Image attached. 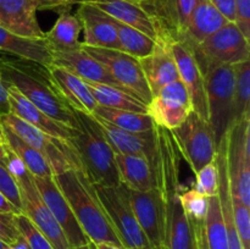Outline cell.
<instances>
[{"label": "cell", "mask_w": 250, "mask_h": 249, "mask_svg": "<svg viewBox=\"0 0 250 249\" xmlns=\"http://www.w3.org/2000/svg\"><path fill=\"white\" fill-rule=\"evenodd\" d=\"M172 41L173 38L168 34L159 33L153 51L146 58L139 59L142 71L153 97L168 83L180 80L177 65L171 50Z\"/></svg>", "instance_id": "cell-16"}, {"label": "cell", "mask_w": 250, "mask_h": 249, "mask_svg": "<svg viewBox=\"0 0 250 249\" xmlns=\"http://www.w3.org/2000/svg\"><path fill=\"white\" fill-rule=\"evenodd\" d=\"M234 88L232 104V124L250 117V63L243 61L233 65Z\"/></svg>", "instance_id": "cell-31"}, {"label": "cell", "mask_w": 250, "mask_h": 249, "mask_svg": "<svg viewBox=\"0 0 250 249\" xmlns=\"http://www.w3.org/2000/svg\"><path fill=\"white\" fill-rule=\"evenodd\" d=\"M6 149L7 155L4 163L19 185L21 192L22 212L48 239L54 249H72L60 225L42 200L38 189L34 185L33 176L7 146Z\"/></svg>", "instance_id": "cell-4"}, {"label": "cell", "mask_w": 250, "mask_h": 249, "mask_svg": "<svg viewBox=\"0 0 250 249\" xmlns=\"http://www.w3.org/2000/svg\"><path fill=\"white\" fill-rule=\"evenodd\" d=\"M95 247H97V249H124L122 247L112 243H98L95 244Z\"/></svg>", "instance_id": "cell-45"}, {"label": "cell", "mask_w": 250, "mask_h": 249, "mask_svg": "<svg viewBox=\"0 0 250 249\" xmlns=\"http://www.w3.org/2000/svg\"><path fill=\"white\" fill-rule=\"evenodd\" d=\"M70 6L68 0H37L38 10H56L60 12L62 10L70 9Z\"/></svg>", "instance_id": "cell-42"}, {"label": "cell", "mask_w": 250, "mask_h": 249, "mask_svg": "<svg viewBox=\"0 0 250 249\" xmlns=\"http://www.w3.org/2000/svg\"><path fill=\"white\" fill-rule=\"evenodd\" d=\"M0 50L12 54L17 58L43 63L45 66L53 63V55L44 38H26L17 36L2 27H0Z\"/></svg>", "instance_id": "cell-26"}, {"label": "cell", "mask_w": 250, "mask_h": 249, "mask_svg": "<svg viewBox=\"0 0 250 249\" xmlns=\"http://www.w3.org/2000/svg\"><path fill=\"white\" fill-rule=\"evenodd\" d=\"M72 249H97V247H95V243H93V242H88V243L83 244V246L75 247Z\"/></svg>", "instance_id": "cell-48"}, {"label": "cell", "mask_w": 250, "mask_h": 249, "mask_svg": "<svg viewBox=\"0 0 250 249\" xmlns=\"http://www.w3.org/2000/svg\"><path fill=\"white\" fill-rule=\"evenodd\" d=\"M154 249H167V248H166L165 246H161V247H159V248H154Z\"/></svg>", "instance_id": "cell-51"}, {"label": "cell", "mask_w": 250, "mask_h": 249, "mask_svg": "<svg viewBox=\"0 0 250 249\" xmlns=\"http://www.w3.org/2000/svg\"><path fill=\"white\" fill-rule=\"evenodd\" d=\"M120 181L128 189L146 192L156 188L155 168L141 155L115 154Z\"/></svg>", "instance_id": "cell-25"}, {"label": "cell", "mask_w": 250, "mask_h": 249, "mask_svg": "<svg viewBox=\"0 0 250 249\" xmlns=\"http://www.w3.org/2000/svg\"><path fill=\"white\" fill-rule=\"evenodd\" d=\"M54 180L90 242L122 247L95 192L94 185L82 170L70 168L54 176Z\"/></svg>", "instance_id": "cell-2"}, {"label": "cell", "mask_w": 250, "mask_h": 249, "mask_svg": "<svg viewBox=\"0 0 250 249\" xmlns=\"http://www.w3.org/2000/svg\"><path fill=\"white\" fill-rule=\"evenodd\" d=\"M203 75L220 65H236L249 60V39L233 22H229L198 45L190 46Z\"/></svg>", "instance_id": "cell-7"}, {"label": "cell", "mask_w": 250, "mask_h": 249, "mask_svg": "<svg viewBox=\"0 0 250 249\" xmlns=\"http://www.w3.org/2000/svg\"><path fill=\"white\" fill-rule=\"evenodd\" d=\"M10 114V100H9V92L2 81L1 75H0V117L4 115Z\"/></svg>", "instance_id": "cell-43"}, {"label": "cell", "mask_w": 250, "mask_h": 249, "mask_svg": "<svg viewBox=\"0 0 250 249\" xmlns=\"http://www.w3.org/2000/svg\"><path fill=\"white\" fill-rule=\"evenodd\" d=\"M48 68L59 90L73 110L89 115L94 114L98 104L83 78L54 63L49 65Z\"/></svg>", "instance_id": "cell-23"}, {"label": "cell", "mask_w": 250, "mask_h": 249, "mask_svg": "<svg viewBox=\"0 0 250 249\" xmlns=\"http://www.w3.org/2000/svg\"><path fill=\"white\" fill-rule=\"evenodd\" d=\"M87 84L95 102L100 106L143 112V114L148 112V104L128 90L114 87V85L102 84V83L87 82Z\"/></svg>", "instance_id": "cell-28"}, {"label": "cell", "mask_w": 250, "mask_h": 249, "mask_svg": "<svg viewBox=\"0 0 250 249\" xmlns=\"http://www.w3.org/2000/svg\"><path fill=\"white\" fill-rule=\"evenodd\" d=\"M171 50H172L176 65H177L181 82L183 83L189 95L193 111L197 112L202 119L208 121L209 115H208L204 75L195 60L192 48L186 42L173 39L171 42Z\"/></svg>", "instance_id": "cell-14"}, {"label": "cell", "mask_w": 250, "mask_h": 249, "mask_svg": "<svg viewBox=\"0 0 250 249\" xmlns=\"http://www.w3.org/2000/svg\"><path fill=\"white\" fill-rule=\"evenodd\" d=\"M0 124L24 143L38 150L48 161L54 176L70 168L82 170L77 151L70 141L49 136L11 112L0 117Z\"/></svg>", "instance_id": "cell-5"}, {"label": "cell", "mask_w": 250, "mask_h": 249, "mask_svg": "<svg viewBox=\"0 0 250 249\" xmlns=\"http://www.w3.org/2000/svg\"><path fill=\"white\" fill-rule=\"evenodd\" d=\"M83 49L106 67L112 77L125 88L149 104L153 98L138 59L116 49L94 48L82 45Z\"/></svg>", "instance_id": "cell-11"}, {"label": "cell", "mask_w": 250, "mask_h": 249, "mask_svg": "<svg viewBox=\"0 0 250 249\" xmlns=\"http://www.w3.org/2000/svg\"><path fill=\"white\" fill-rule=\"evenodd\" d=\"M33 180L42 200L50 210L58 224L60 225L71 247L75 248V247L83 246V244L90 242L87 234L81 228L70 204L63 197L61 190L59 189L54 177H33Z\"/></svg>", "instance_id": "cell-15"}, {"label": "cell", "mask_w": 250, "mask_h": 249, "mask_svg": "<svg viewBox=\"0 0 250 249\" xmlns=\"http://www.w3.org/2000/svg\"><path fill=\"white\" fill-rule=\"evenodd\" d=\"M76 15L84 32L82 45L120 50L116 23L111 16L94 4H81Z\"/></svg>", "instance_id": "cell-17"}, {"label": "cell", "mask_w": 250, "mask_h": 249, "mask_svg": "<svg viewBox=\"0 0 250 249\" xmlns=\"http://www.w3.org/2000/svg\"><path fill=\"white\" fill-rule=\"evenodd\" d=\"M181 204L187 215L190 224L194 226L198 236H199L202 247L204 249V232H205V217L208 211V197L198 192L194 187L185 188L180 193Z\"/></svg>", "instance_id": "cell-34"}, {"label": "cell", "mask_w": 250, "mask_h": 249, "mask_svg": "<svg viewBox=\"0 0 250 249\" xmlns=\"http://www.w3.org/2000/svg\"><path fill=\"white\" fill-rule=\"evenodd\" d=\"M6 155H7V149H6V145H5V142H2L1 139H0V160L4 161L5 159H6Z\"/></svg>", "instance_id": "cell-46"}, {"label": "cell", "mask_w": 250, "mask_h": 249, "mask_svg": "<svg viewBox=\"0 0 250 249\" xmlns=\"http://www.w3.org/2000/svg\"><path fill=\"white\" fill-rule=\"evenodd\" d=\"M16 222L20 233L26 239L31 249H54L48 239L39 232V229L23 212L16 215Z\"/></svg>", "instance_id": "cell-35"}, {"label": "cell", "mask_w": 250, "mask_h": 249, "mask_svg": "<svg viewBox=\"0 0 250 249\" xmlns=\"http://www.w3.org/2000/svg\"><path fill=\"white\" fill-rule=\"evenodd\" d=\"M37 11V0H0V27L17 36L43 39Z\"/></svg>", "instance_id": "cell-20"}, {"label": "cell", "mask_w": 250, "mask_h": 249, "mask_svg": "<svg viewBox=\"0 0 250 249\" xmlns=\"http://www.w3.org/2000/svg\"><path fill=\"white\" fill-rule=\"evenodd\" d=\"M10 100V112L15 116L20 117L26 121L31 126L36 127L39 131L49 134V136L56 137V138L63 139V141H71L77 133V128H72L61 122L56 121L53 117L48 116L45 112L32 104L27 100L19 90L12 87H7Z\"/></svg>", "instance_id": "cell-21"}, {"label": "cell", "mask_w": 250, "mask_h": 249, "mask_svg": "<svg viewBox=\"0 0 250 249\" xmlns=\"http://www.w3.org/2000/svg\"><path fill=\"white\" fill-rule=\"evenodd\" d=\"M93 115L119 128L129 132H146L155 127V124L148 112L143 114V112L117 110L98 105Z\"/></svg>", "instance_id": "cell-30"}, {"label": "cell", "mask_w": 250, "mask_h": 249, "mask_svg": "<svg viewBox=\"0 0 250 249\" xmlns=\"http://www.w3.org/2000/svg\"><path fill=\"white\" fill-rule=\"evenodd\" d=\"M16 215L11 212H0V241L7 246L15 244L21 237L17 227Z\"/></svg>", "instance_id": "cell-39"}, {"label": "cell", "mask_w": 250, "mask_h": 249, "mask_svg": "<svg viewBox=\"0 0 250 249\" xmlns=\"http://www.w3.org/2000/svg\"><path fill=\"white\" fill-rule=\"evenodd\" d=\"M0 75L5 85L19 90L48 116L77 128L76 112L59 90L48 66L22 58L0 56Z\"/></svg>", "instance_id": "cell-1"}, {"label": "cell", "mask_w": 250, "mask_h": 249, "mask_svg": "<svg viewBox=\"0 0 250 249\" xmlns=\"http://www.w3.org/2000/svg\"><path fill=\"white\" fill-rule=\"evenodd\" d=\"M204 249H229L226 227L222 219L219 197L208 198V211L205 217Z\"/></svg>", "instance_id": "cell-32"}, {"label": "cell", "mask_w": 250, "mask_h": 249, "mask_svg": "<svg viewBox=\"0 0 250 249\" xmlns=\"http://www.w3.org/2000/svg\"><path fill=\"white\" fill-rule=\"evenodd\" d=\"M115 23H116L120 50L134 56L138 60L146 58L153 51L156 39L150 38L138 29L126 26L116 20H115Z\"/></svg>", "instance_id": "cell-33"}, {"label": "cell", "mask_w": 250, "mask_h": 249, "mask_svg": "<svg viewBox=\"0 0 250 249\" xmlns=\"http://www.w3.org/2000/svg\"><path fill=\"white\" fill-rule=\"evenodd\" d=\"M229 22H234V0H209Z\"/></svg>", "instance_id": "cell-41"}, {"label": "cell", "mask_w": 250, "mask_h": 249, "mask_svg": "<svg viewBox=\"0 0 250 249\" xmlns=\"http://www.w3.org/2000/svg\"><path fill=\"white\" fill-rule=\"evenodd\" d=\"M93 4L116 21L138 29L153 39L158 37L155 21L139 0H97Z\"/></svg>", "instance_id": "cell-22"}, {"label": "cell", "mask_w": 250, "mask_h": 249, "mask_svg": "<svg viewBox=\"0 0 250 249\" xmlns=\"http://www.w3.org/2000/svg\"><path fill=\"white\" fill-rule=\"evenodd\" d=\"M0 139H1L2 142H5V141H4V129H2L1 124H0Z\"/></svg>", "instance_id": "cell-49"}, {"label": "cell", "mask_w": 250, "mask_h": 249, "mask_svg": "<svg viewBox=\"0 0 250 249\" xmlns=\"http://www.w3.org/2000/svg\"><path fill=\"white\" fill-rule=\"evenodd\" d=\"M180 153L195 173L208 164L212 163L216 155V143L211 126L197 112L187 117L177 128L172 129Z\"/></svg>", "instance_id": "cell-9"}, {"label": "cell", "mask_w": 250, "mask_h": 249, "mask_svg": "<svg viewBox=\"0 0 250 249\" xmlns=\"http://www.w3.org/2000/svg\"><path fill=\"white\" fill-rule=\"evenodd\" d=\"M95 1H97V0H68L71 6H72V5H81V4H93V2Z\"/></svg>", "instance_id": "cell-47"}, {"label": "cell", "mask_w": 250, "mask_h": 249, "mask_svg": "<svg viewBox=\"0 0 250 249\" xmlns=\"http://www.w3.org/2000/svg\"><path fill=\"white\" fill-rule=\"evenodd\" d=\"M232 197V195H231ZM232 211L236 229L243 249H250V210L237 198L232 197Z\"/></svg>", "instance_id": "cell-36"}, {"label": "cell", "mask_w": 250, "mask_h": 249, "mask_svg": "<svg viewBox=\"0 0 250 249\" xmlns=\"http://www.w3.org/2000/svg\"><path fill=\"white\" fill-rule=\"evenodd\" d=\"M209 124L216 146L232 126L234 71L233 65L212 67L204 75Z\"/></svg>", "instance_id": "cell-8"}, {"label": "cell", "mask_w": 250, "mask_h": 249, "mask_svg": "<svg viewBox=\"0 0 250 249\" xmlns=\"http://www.w3.org/2000/svg\"><path fill=\"white\" fill-rule=\"evenodd\" d=\"M51 55H53L54 65L67 68L68 71L77 75L78 77L83 78L87 82L102 83V84L114 85V87L125 89L112 77L111 73L106 70V67L102 62H99L97 59L90 56L82 46L67 49V50L51 51Z\"/></svg>", "instance_id": "cell-19"}, {"label": "cell", "mask_w": 250, "mask_h": 249, "mask_svg": "<svg viewBox=\"0 0 250 249\" xmlns=\"http://www.w3.org/2000/svg\"><path fill=\"white\" fill-rule=\"evenodd\" d=\"M234 24L247 39L250 37V0H234Z\"/></svg>", "instance_id": "cell-40"}, {"label": "cell", "mask_w": 250, "mask_h": 249, "mask_svg": "<svg viewBox=\"0 0 250 249\" xmlns=\"http://www.w3.org/2000/svg\"><path fill=\"white\" fill-rule=\"evenodd\" d=\"M7 244H5L4 242L2 241H0V249H5V247H6Z\"/></svg>", "instance_id": "cell-50"}, {"label": "cell", "mask_w": 250, "mask_h": 249, "mask_svg": "<svg viewBox=\"0 0 250 249\" xmlns=\"http://www.w3.org/2000/svg\"><path fill=\"white\" fill-rule=\"evenodd\" d=\"M77 133L71 144L77 151L82 171L93 185H121L115 151L93 115L76 111Z\"/></svg>", "instance_id": "cell-3"}, {"label": "cell", "mask_w": 250, "mask_h": 249, "mask_svg": "<svg viewBox=\"0 0 250 249\" xmlns=\"http://www.w3.org/2000/svg\"><path fill=\"white\" fill-rule=\"evenodd\" d=\"M94 116V115H93ZM99 122L105 137L109 141L115 154H131L146 158L154 166L156 159V131L155 127L146 132H129L119 128L99 117Z\"/></svg>", "instance_id": "cell-18"}, {"label": "cell", "mask_w": 250, "mask_h": 249, "mask_svg": "<svg viewBox=\"0 0 250 249\" xmlns=\"http://www.w3.org/2000/svg\"><path fill=\"white\" fill-rule=\"evenodd\" d=\"M0 192L15 205L19 210L22 211V200L21 192H20L19 185L7 166L2 160H0Z\"/></svg>", "instance_id": "cell-38"}, {"label": "cell", "mask_w": 250, "mask_h": 249, "mask_svg": "<svg viewBox=\"0 0 250 249\" xmlns=\"http://www.w3.org/2000/svg\"><path fill=\"white\" fill-rule=\"evenodd\" d=\"M0 212H11V214H21V210L17 209L1 192H0Z\"/></svg>", "instance_id": "cell-44"}, {"label": "cell", "mask_w": 250, "mask_h": 249, "mask_svg": "<svg viewBox=\"0 0 250 249\" xmlns=\"http://www.w3.org/2000/svg\"><path fill=\"white\" fill-rule=\"evenodd\" d=\"M100 203L125 249H153L142 231L128 195L126 186L94 185Z\"/></svg>", "instance_id": "cell-6"}, {"label": "cell", "mask_w": 250, "mask_h": 249, "mask_svg": "<svg viewBox=\"0 0 250 249\" xmlns=\"http://www.w3.org/2000/svg\"><path fill=\"white\" fill-rule=\"evenodd\" d=\"M2 129H4L5 145L22 161V164L26 166L28 172L33 177H54L53 171H51L48 161L45 160V158L38 150H36L31 145L24 143L16 134H14L11 131L5 128V127H2Z\"/></svg>", "instance_id": "cell-29"}, {"label": "cell", "mask_w": 250, "mask_h": 249, "mask_svg": "<svg viewBox=\"0 0 250 249\" xmlns=\"http://www.w3.org/2000/svg\"><path fill=\"white\" fill-rule=\"evenodd\" d=\"M227 165L231 195L250 208V117L227 132Z\"/></svg>", "instance_id": "cell-10"}, {"label": "cell", "mask_w": 250, "mask_h": 249, "mask_svg": "<svg viewBox=\"0 0 250 249\" xmlns=\"http://www.w3.org/2000/svg\"><path fill=\"white\" fill-rule=\"evenodd\" d=\"M192 111L189 95L181 80L165 85L148 104V114L154 124L170 131L181 126Z\"/></svg>", "instance_id": "cell-12"}, {"label": "cell", "mask_w": 250, "mask_h": 249, "mask_svg": "<svg viewBox=\"0 0 250 249\" xmlns=\"http://www.w3.org/2000/svg\"><path fill=\"white\" fill-rule=\"evenodd\" d=\"M134 216L151 248L165 246V205L158 187L146 192L128 189Z\"/></svg>", "instance_id": "cell-13"}, {"label": "cell", "mask_w": 250, "mask_h": 249, "mask_svg": "<svg viewBox=\"0 0 250 249\" xmlns=\"http://www.w3.org/2000/svg\"><path fill=\"white\" fill-rule=\"evenodd\" d=\"M226 23H229V21L209 0H197L185 33L180 41L186 42L189 46L198 45Z\"/></svg>", "instance_id": "cell-24"}, {"label": "cell", "mask_w": 250, "mask_h": 249, "mask_svg": "<svg viewBox=\"0 0 250 249\" xmlns=\"http://www.w3.org/2000/svg\"><path fill=\"white\" fill-rule=\"evenodd\" d=\"M194 188L208 198L217 195L219 180H217V167L215 160L205 165L195 173Z\"/></svg>", "instance_id": "cell-37"}, {"label": "cell", "mask_w": 250, "mask_h": 249, "mask_svg": "<svg viewBox=\"0 0 250 249\" xmlns=\"http://www.w3.org/2000/svg\"><path fill=\"white\" fill-rule=\"evenodd\" d=\"M82 24L77 15L70 12V9L59 12V17L50 31L44 32V41L50 51L67 50L81 46L80 34Z\"/></svg>", "instance_id": "cell-27"}]
</instances>
